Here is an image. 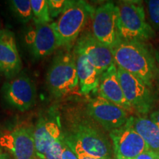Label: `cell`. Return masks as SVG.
<instances>
[{"mask_svg":"<svg viewBox=\"0 0 159 159\" xmlns=\"http://www.w3.org/2000/svg\"><path fill=\"white\" fill-rule=\"evenodd\" d=\"M114 63L141 79L149 86L156 88L158 80L156 49L149 42L117 39L111 48Z\"/></svg>","mask_w":159,"mask_h":159,"instance_id":"6da1fadb","label":"cell"},{"mask_svg":"<svg viewBox=\"0 0 159 159\" xmlns=\"http://www.w3.org/2000/svg\"><path fill=\"white\" fill-rule=\"evenodd\" d=\"M118 39L148 42L156 37L155 30L146 19L144 4L137 0L116 3Z\"/></svg>","mask_w":159,"mask_h":159,"instance_id":"7a4b0ae2","label":"cell"},{"mask_svg":"<svg viewBox=\"0 0 159 159\" xmlns=\"http://www.w3.org/2000/svg\"><path fill=\"white\" fill-rule=\"evenodd\" d=\"M94 10L83 0L69 1L63 13L59 16L55 27L61 47H70L77 39Z\"/></svg>","mask_w":159,"mask_h":159,"instance_id":"3957f363","label":"cell"},{"mask_svg":"<svg viewBox=\"0 0 159 159\" xmlns=\"http://www.w3.org/2000/svg\"><path fill=\"white\" fill-rule=\"evenodd\" d=\"M118 76L125 99L140 116L150 114L158 101L156 88L149 86L141 79L117 67Z\"/></svg>","mask_w":159,"mask_h":159,"instance_id":"277c9868","label":"cell"},{"mask_svg":"<svg viewBox=\"0 0 159 159\" xmlns=\"http://www.w3.org/2000/svg\"><path fill=\"white\" fill-rule=\"evenodd\" d=\"M79 83L75 55L59 53L55 57L47 75V84L51 94L60 97L69 94Z\"/></svg>","mask_w":159,"mask_h":159,"instance_id":"5b68a950","label":"cell"},{"mask_svg":"<svg viewBox=\"0 0 159 159\" xmlns=\"http://www.w3.org/2000/svg\"><path fill=\"white\" fill-rule=\"evenodd\" d=\"M65 135L91 156L112 158L114 150L111 142L102 131L90 122L75 123L69 134Z\"/></svg>","mask_w":159,"mask_h":159,"instance_id":"8992f818","label":"cell"},{"mask_svg":"<svg viewBox=\"0 0 159 159\" xmlns=\"http://www.w3.org/2000/svg\"><path fill=\"white\" fill-rule=\"evenodd\" d=\"M5 102L19 111H26L35 105L36 88L27 75H20L4 83L1 89Z\"/></svg>","mask_w":159,"mask_h":159,"instance_id":"52a82bcc","label":"cell"},{"mask_svg":"<svg viewBox=\"0 0 159 159\" xmlns=\"http://www.w3.org/2000/svg\"><path fill=\"white\" fill-rule=\"evenodd\" d=\"M0 147L14 159H39L35 150L34 128L19 126L2 134Z\"/></svg>","mask_w":159,"mask_h":159,"instance_id":"ba28073f","label":"cell"},{"mask_svg":"<svg viewBox=\"0 0 159 159\" xmlns=\"http://www.w3.org/2000/svg\"><path fill=\"white\" fill-rule=\"evenodd\" d=\"M86 111L93 120L109 133L123 126L130 116L128 111L99 95L89 101Z\"/></svg>","mask_w":159,"mask_h":159,"instance_id":"9c48e42d","label":"cell"},{"mask_svg":"<svg viewBox=\"0 0 159 159\" xmlns=\"http://www.w3.org/2000/svg\"><path fill=\"white\" fill-rule=\"evenodd\" d=\"M109 136L116 159H134L149 150L144 139L134 130L129 119L121 128L109 133Z\"/></svg>","mask_w":159,"mask_h":159,"instance_id":"30bf717a","label":"cell"},{"mask_svg":"<svg viewBox=\"0 0 159 159\" xmlns=\"http://www.w3.org/2000/svg\"><path fill=\"white\" fill-rule=\"evenodd\" d=\"M92 34L103 44L111 48L118 39L116 4H102L92 16Z\"/></svg>","mask_w":159,"mask_h":159,"instance_id":"8fae6325","label":"cell"},{"mask_svg":"<svg viewBox=\"0 0 159 159\" xmlns=\"http://www.w3.org/2000/svg\"><path fill=\"white\" fill-rule=\"evenodd\" d=\"M75 53L86 57L101 75L115 63L111 49L99 41L92 33H83L77 40Z\"/></svg>","mask_w":159,"mask_h":159,"instance_id":"7c38bea8","label":"cell"},{"mask_svg":"<svg viewBox=\"0 0 159 159\" xmlns=\"http://www.w3.org/2000/svg\"><path fill=\"white\" fill-rule=\"evenodd\" d=\"M27 43L32 55L36 59L48 56L61 47L54 22L35 25L27 35Z\"/></svg>","mask_w":159,"mask_h":159,"instance_id":"4fadbf2b","label":"cell"},{"mask_svg":"<svg viewBox=\"0 0 159 159\" xmlns=\"http://www.w3.org/2000/svg\"><path fill=\"white\" fill-rule=\"evenodd\" d=\"M22 67L14 35L6 29L0 30V71L12 79L19 74Z\"/></svg>","mask_w":159,"mask_h":159,"instance_id":"5bb4252c","label":"cell"},{"mask_svg":"<svg viewBox=\"0 0 159 159\" xmlns=\"http://www.w3.org/2000/svg\"><path fill=\"white\" fill-rule=\"evenodd\" d=\"M61 127L56 121L41 119L34 128L35 150L38 158L44 159L47 152L62 139Z\"/></svg>","mask_w":159,"mask_h":159,"instance_id":"9a60e30c","label":"cell"},{"mask_svg":"<svg viewBox=\"0 0 159 159\" xmlns=\"http://www.w3.org/2000/svg\"><path fill=\"white\" fill-rule=\"evenodd\" d=\"M99 95L128 112H134L132 107L125 99L118 76L116 65L113 64L101 75Z\"/></svg>","mask_w":159,"mask_h":159,"instance_id":"2e32d148","label":"cell"},{"mask_svg":"<svg viewBox=\"0 0 159 159\" xmlns=\"http://www.w3.org/2000/svg\"><path fill=\"white\" fill-rule=\"evenodd\" d=\"M80 92L89 94L99 88L101 74L83 55L75 53Z\"/></svg>","mask_w":159,"mask_h":159,"instance_id":"e0dca14e","label":"cell"},{"mask_svg":"<svg viewBox=\"0 0 159 159\" xmlns=\"http://www.w3.org/2000/svg\"><path fill=\"white\" fill-rule=\"evenodd\" d=\"M131 125L142 136L149 150L159 152V126L147 116H130Z\"/></svg>","mask_w":159,"mask_h":159,"instance_id":"ac0fdd59","label":"cell"},{"mask_svg":"<svg viewBox=\"0 0 159 159\" xmlns=\"http://www.w3.org/2000/svg\"><path fill=\"white\" fill-rule=\"evenodd\" d=\"M10 8L19 21L27 23L33 19L30 0H12L9 2Z\"/></svg>","mask_w":159,"mask_h":159,"instance_id":"d6986e66","label":"cell"},{"mask_svg":"<svg viewBox=\"0 0 159 159\" xmlns=\"http://www.w3.org/2000/svg\"><path fill=\"white\" fill-rule=\"evenodd\" d=\"M33 10V19L35 25L52 23L47 0H30Z\"/></svg>","mask_w":159,"mask_h":159,"instance_id":"ffe728a7","label":"cell"},{"mask_svg":"<svg viewBox=\"0 0 159 159\" xmlns=\"http://www.w3.org/2000/svg\"><path fill=\"white\" fill-rule=\"evenodd\" d=\"M150 25L154 30L159 31V0L145 1Z\"/></svg>","mask_w":159,"mask_h":159,"instance_id":"44dd1931","label":"cell"},{"mask_svg":"<svg viewBox=\"0 0 159 159\" xmlns=\"http://www.w3.org/2000/svg\"><path fill=\"white\" fill-rule=\"evenodd\" d=\"M68 2L69 1L67 0H48L47 3L52 19L61 15L64 11Z\"/></svg>","mask_w":159,"mask_h":159,"instance_id":"7402d4cb","label":"cell"},{"mask_svg":"<svg viewBox=\"0 0 159 159\" xmlns=\"http://www.w3.org/2000/svg\"><path fill=\"white\" fill-rule=\"evenodd\" d=\"M65 136L66 138L67 141H68L69 145L71 146V148H72V150H74L75 154L77 155L78 159H113L112 158H97V157L91 156L88 153H86V152L80 148V146L79 144H77L76 142H73V141H71L69 139L67 138V136H66V135Z\"/></svg>","mask_w":159,"mask_h":159,"instance_id":"603a6c76","label":"cell"},{"mask_svg":"<svg viewBox=\"0 0 159 159\" xmlns=\"http://www.w3.org/2000/svg\"><path fill=\"white\" fill-rule=\"evenodd\" d=\"M63 149H62V156L61 159H78L77 155L75 154L74 150L69 145L68 141L66 138L65 135L63 134Z\"/></svg>","mask_w":159,"mask_h":159,"instance_id":"cb8c5ba5","label":"cell"},{"mask_svg":"<svg viewBox=\"0 0 159 159\" xmlns=\"http://www.w3.org/2000/svg\"><path fill=\"white\" fill-rule=\"evenodd\" d=\"M134 159H159V152L152 150H147Z\"/></svg>","mask_w":159,"mask_h":159,"instance_id":"d4e9b609","label":"cell"},{"mask_svg":"<svg viewBox=\"0 0 159 159\" xmlns=\"http://www.w3.org/2000/svg\"><path fill=\"white\" fill-rule=\"evenodd\" d=\"M149 118H150L151 120L153 121V122L157 124L159 126V106L156 110L152 111V112L150 114V116H149Z\"/></svg>","mask_w":159,"mask_h":159,"instance_id":"484cf974","label":"cell"},{"mask_svg":"<svg viewBox=\"0 0 159 159\" xmlns=\"http://www.w3.org/2000/svg\"><path fill=\"white\" fill-rule=\"evenodd\" d=\"M156 57L157 66H158V80L159 83V47L156 49Z\"/></svg>","mask_w":159,"mask_h":159,"instance_id":"4316f807","label":"cell"},{"mask_svg":"<svg viewBox=\"0 0 159 159\" xmlns=\"http://www.w3.org/2000/svg\"><path fill=\"white\" fill-rule=\"evenodd\" d=\"M0 159H11V158L8 152H2L0 153Z\"/></svg>","mask_w":159,"mask_h":159,"instance_id":"83f0119b","label":"cell"},{"mask_svg":"<svg viewBox=\"0 0 159 159\" xmlns=\"http://www.w3.org/2000/svg\"><path fill=\"white\" fill-rule=\"evenodd\" d=\"M3 151H2V148H1V147H0V153H1V152H2Z\"/></svg>","mask_w":159,"mask_h":159,"instance_id":"f1b7e54d","label":"cell"},{"mask_svg":"<svg viewBox=\"0 0 159 159\" xmlns=\"http://www.w3.org/2000/svg\"><path fill=\"white\" fill-rule=\"evenodd\" d=\"M1 135H2V134H1V133H0V136H1Z\"/></svg>","mask_w":159,"mask_h":159,"instance_id":"f546056e","label":"cell"},{"mask_svg":"<svg viewBox=\"0 0 159 159\" xmlns=\"http://www.w3.org/2000/svg\"><path fill=\"white\" fill-rule=\"evenodd\" d=\"M0 30H1V29H0Z\"/></svg>","mask_w":159,"mask_h":159,"instance_id":"4dcf8cb0","label":"cell"}]
</instances>
